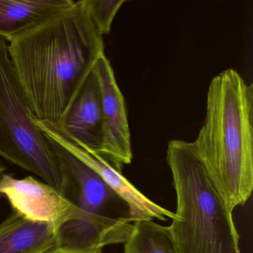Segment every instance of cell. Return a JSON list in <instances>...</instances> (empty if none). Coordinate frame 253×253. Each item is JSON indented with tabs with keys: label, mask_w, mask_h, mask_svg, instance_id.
I'll use <instances>...</instances> for the list:
<instances>
[{
	"label": "cell",
	"mask_w": 253,
	"mask_h": 253,
	"mask_svg": "<svg viewBox=\"0 0 253 253\" xmlns=\"http://www.w3.org/2000/svg\"><path fill=\"white\" fill-rule=\"evenodd\" d=\"M31 112L59 127L104 53L103 39L80 1L9 41Z\"/></svg>",
	"instance_id": "6da1fadb"
},
{
	"label": "cell",
	"mask_w": 253,
	"mask_h": 253,
	"mask_svg": "<svg viewBox=\"0 0 253 253\" xmlns=\"http://www.w3.org/2000/svg\"><path fill=\"white\" fill-rule=\"evenodd\" d=\"M193 143L228 209L245 205L253 190V89L234 69L212 79Z\"/></svg>",
	"instance_id": "7a4b0ae2"
},
{
	"label": "cell",
	"mask_w": 253,
	"mask_h": 253,
	"mask_svg": "<svg viewBox=\"0 0 253 253\" xmlns=\"http://www.w3.org/2000/svg\"><path fill=\"white\" fill-rule=\"evenodd\" d=\"M167 163L177 197L169 226L178 253H241L233 212L226 205L193 142L172 140Z\"/></svg>",
	"instance_id": "3957f363"
},
{
	"label": "cell",
	"mask_w": 253,
	"mask_h": 253,
	"mask_svg": "<svg viewBox=\"0 0 253 253\" xmlns=\"http://www.w3.org/2000/svg\"><path fill=\"white\" fill-rule=\"evenodd\" d=\"M34 117L15 73L8 45L0 37V156L35 174L65 196L63 171Z\"/></svg>",
	"instance_id": "277c9868"
},
{
	"label": "cell",
	"mask_w": 253,
	"mask_h": 253,
	"mask_svg": "<svg viewBox=\"0 0 253 253\" xmlns=\"http://www.w3.org/2000/svg\"><path fill=\"white\" fill-rule=\"evenodd\" d=\"M34 122L45 135L59 143L68 152L98 172L127 208V219L130 222L147 221L154 218L160 221L173 220L172 212L149 199L136 188L122 172V169L113 165L102 155L91 151L68 136L65 132L49 123L34 117Z\"/></svg>",
	"instance_id": "5b68a950"
},
{
	"label": "cell",
	"mask_w": 253,
	"mask_h": 253,
	"mask_svg": "<svg viewBox=\"0 0 253 253\" xmlns=\"http://www.w3.org/2000/svg\"><path fill=\"white\" fill-rule=\"evenodd\" d=\"M0 194L7 199L13 212L30 221L60 227L83 213L54 187L31 175L19 179L4 174L0 178Z\"/></svg>",
	"instance_id": "8992f818"
},
{
	"label": "cell",
	"mask_w": 253,
	"mask_h": 253,
	"mask_svg": "<svg viewBox=\"0 0 253 253\" xmlns=\"http://www.w3.org/2000/svg\"><path fill=\"white\" fill-rule=\"evenodd\" d=\"M94 70L101 88L105 129L103 145L99 153L122 169L123 165L132 162L133 156L124 97L105 54L98 59Z\"/></svg>",
	"instance_id": "52a82bcc"
},
{
	"label": "cell",
	"mask_w": 253,
	"mask_h": 253,
	"mask_svg": "<svg viewBox=\"0 0 253 253\" xmlns=\"http://www.w3.org/2000/svg\"><path fill=\"white\" fill-rule=\"evenodd\" d=\"M46 136L56 153L66 180L65 196L83 212L105 215V211L113 205L124 204L98 172L59 143Z\"/></svg>",
	"instance_id": "ba28073f"
},
{
	"label": "cell",
	"mask_w": 253,
	"mask_h": 253,
	"mask_svg": "<svg viewBox=\"0 0 253 253\" xmlns=\"http://www.w3.org/2000/svg\"><path fill=\"white\" fill-rule=\"evenodd\" d=\"M57 128L87 150L98 153L102 150L105 129L101 88L95 70Z\"/></svg>",
	"instance_id": "9c48e42d"
},
{
	"label": "cell",
	"mask_w": 253,
	"mask_h": 253,
	"mask_svg": "<svg viewBox=\"0 0 253 253\" xmlns=\"http://www.w3.org/2000/svg\"><path fill=\"white\" fill-rule=\"evenodd\" d=\"M59 228L13 212L0 224V253H46L57 245Z\"/></svg>",
	"instance_id": "30bf717a"
},
{
	"label": "cell",
	"mask_w": 253,
	"mask_h": 253,
	"mask_svg": "<svg viewBox=\"0 0 253 253\" xmlns=\"http://www.w3.org/2000/svg\"><path fill=\"white\" fill-rule=\"evenodd\" d=\"M74 2V0H0V37L9 42Z\"/></svg>",
	"instance_id": "8fae6325"
},
{
	"label": "cell",
	"mask_w": 253,
	"mask_h": 253,
	"mask_svg": "<svg viewBox=\"0 0 253 253\" xmlns=\"http://www.w3.org/2000/svg\"><path fill=\"white\" fill-rule=\"evenodd\" d=\"M124 253H178L169 226L153 221L134 222L133 230L124 243Z\"/></svg>",
	"instance_id": "7c38bea8"
},
{
	"label": "cell",
	"mask_w": 253,
	"mask_h": 253,
	"mask_svg": "<svg viewBox=\"0 0 253 253\" xmlns=\"http://www.w3.org/2000/svg\"><path fill=\"white\" fill-rule=\"evenodd\" d=\"M129 0H79L101 35L108 34L120 7Z\"/></svg>",
	"instance_id": "4fadbf2b"
},
{
	"label": "cell",
	"mask_w": 253,
	"mask_h": 253,
	"mask_svg": "<svg viewBox=\"0 0 253 253\" xmlns=\"http://www.w3.org/2000/svg\"><path fill=\"white\" fill-rule=\"evenodd\" d=\"M102 250H80L63 245H56L46 253H102Z\"/></svg>",
	"instance_id": "5bb4252c"
},
{
	"label": "cell",
	"mask_w": 253,
	"mask_h": 253,
	"mask_svg": "<svg viewBox=\"0 0 253 253\" xmlns=\"http://www.w3.org/2000/svg\"><path fill=\"white\" fill-rule=\"evenodd\" d=\"M4 170H5V167L2 164L0 163V178L4 175Z\"/></svg>",
	"instance_id": "9a60e30c"
}]
</instances>
